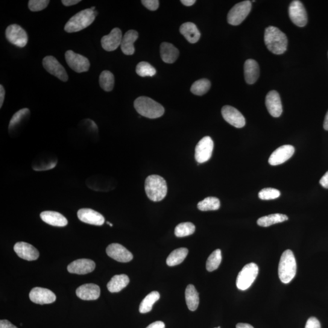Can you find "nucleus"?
I'll use <instances>...</instances> for the list:
<instances>
[{
	"instance_id": "obj_43",
	"label": "nucleus",
	"mask_w": 328,
	"mask_h": 328,
	"mask_svg": "<svg viewBox=\"0 0 328 328\" xmlns=\"http://www.w3.org/2000/svg\"><path fill=\"white\" fill-rule=\"evenodd\" d=\"M49 3V0H30L28 3V7L32 12H39L45 10Z\"/></svg>"
},
{
	"instance_id": "obj_5",
	"label": "nucleus",
	"mask_w": 328,
	"mask_h": 328,
	"mask_svg": "<svg viewBox=\"0 0 328 328\" xmlns=\"http://www.w3.org/2000/svg\"><path fill=\"white\" fill-rule=\"evenodd\" d=\"M95 11L90 8L79 12L66 23L64 31L68 33H73L89 27L96 19Z\"/></svg>"
},
{
	"instance_id": "obj_44",
	"label": "nucleus",
	"mask_w": 328,
	"mask_h": 328,
	"mask_svg": "<svg viewBox=\"0 0 328 328\" xmlns=\"http://www.w3.org/2000/svg\"><path fill=\"white\" fill-rule=\"evenodd\" d=\"M142 4L148 10L154 11L157 10L159 6V2L157 0H142Z\"/></svg>"
},
{
	"instance_id": "obj_50",
	"label": "nucleus",
	"mask_w": 328,
	"mask_h": 328,
	"mask_svg": "<svg viewBox=\"0 0 328 328\" xmlns=\"http://www.w3.org/2000/svg\"><path fill=\"white\" fill-rule=\"evenodd\" d=\"M80 0H62L61 3H62L63 5L65 6V7H71V6L78 4V3H80Z\"/></svg>"
},
{
	"instance_id": "obj_37",
	"label": "nucleus",
	"mask_w": 328,
	"mask_h": 328,
	"mask_svg": "<svg viewBox=\"0 0 328 328\" xmlns=\"http://www.w3.org/2000/svg\"><path fill=\"white\" fill-rule=\"evenodd\" d=\"M211 83L207 79H200L196 81L192 86L191 92L195 95L203 96L206 94L210 89Z\"/></svg>"
},
{
	"instance_id": "obj_31",
	"label": "nucleus",
	"mask_w": 328,
	"mask_h": 328,
	"mask_svg": "<svg viewBox=\"0 0 328 328\" xmlns=\"http://www.w3.org/2000/svg\"><path fill=\"white\" fill-rule=\"evenodd\" d=\"M106 181V179L102 176L95 175L87 179L86 184L90 189L95 191L105 192L110 190L109 184H104Z\"/></svg>"
},
{
	"instance_id": "obj_7",
	"label": "nucleus",
	"mask_w": 328,
	"mask_h": 328,
	"mask_svg": "<svg viewBox=\"0 0 328 328\" xmlns=\"http://www.w3.org/2000/svg\"><path fill=\"white\" fill-rule=\"evenodd\" d=\"M252 9L250 1H244L235 5L227 15V22L231 25L241 24L250 14Z\"/></svg>"
},
{
	"instance_id": "obj_38",
	"label": "nucleus",
	"mask_w": 328,
	"mask_h": 328,
	"mask_svg": "<svg viewBox=\"0 0 328 328\" xmlns=\"http://www.w3.org/2000/svg\"><path fill=\"white\" fill-rule=\"evenodd\" d=\"M220 207V201L216 197H207L198 204V209L201 211L218 210Z\"/></svg>"
},
{
	"instance_id": "obj_36",
	"label": "nucleus",
	"mask_w": 328,
	"mask_h": 328,
	"mask_svg": "<svg viewBox=\"0 0 328 328\" xmlns=\"http://www.w3.org/2000/svg\"><path fill=\"white\" fill-rule=\"evenodd\" d=\"M99 84L105 92H111L114 86V76L109 71H104L99 77Z\"/></svg>"
},
{
	"instance_id": "obj_20",
	"label": "nucleus",
	"mask_w": 328,
	"mask_h": 328,
	"mask_svg": "<svg viewBox=\"0 0 328 328\" xmlns=\"http://www.w3.org/2000/svg\"><path fill=\"white\" fill-rule=\"evenodd\" d=\"M266 106L272 116L278 118L283 113L282 101L276 91H271L266 97Z\"/></svg>"
},
{
	"instance_id": "obj_48",
	"label": "nucleus",
	"mask_w": 328,
	"mask_h": 328,
	"mask_svg": "<svg viewBox=\"0 0 328 328\" xmlns=\"http://www.w3.org/2000/svg\"><path fill=\"white\" fill-rule=\"evenodd\" d=\"M146 328H165V324L161 321H157L148 325Z\"/></svg>"
},
{
	"instance_id": "obj_47",
	"label": "nucleus",
	"mask_w": 328,
	"mask_h": 328,
	"mask_svg": "<svg viewBox=\"0 0 328 328\" xmlns=\"http://www.w3.org/2000/svg\"><path fill=\"white\" fill-rule=\"evenodd\" d=\"M320 185L325 189H328V171L320 180Z\"/></svg>"
},
{
	"instance_id": "obj_4",
	"label": "nucleus",
	"mask_w": 328,
	"mask_h": 328,
	"mask_svg": "<svg viewBox=\"0 0 328 328\" xmlns=\"http://www.w3.org/2000/svg\"><path fill=\"white\" fill-rule=\"evenodd\" d=\"M297 263L294 254L291 250L284 252L278 266V275L282 282L288 284L296 275Z\"/></svg>"
},
{
	"instance_id": "obj_12",
	"label": "nucleus",
	"mask_w": 328,
	"mask_h": 328,
	"mask_svg": "<svg viewBox=\"0 0 328 328\" xmlns=\"http://www.w3.org/2000/svg\"><path fill=\"white\" fill-rule=\"evenodd\" d=\"M43 65L47 71L55 76L60 80L68 81V75L65 69L54 57L46 56L44 58Z\"/></svg>"
},
{
	"instance_id": "obj_8",
	"label": "nucleus",
	"mask_w": 328,
	"mask_h": 328,
	"mask_svg": "<svg viewBox=\"0 0 328 328\" xmlns=\"http://www.w3.org/2000/svg\"><path fill=\"white\" fill-rule=\"evenodd\" d=\"M6 37L9 42L19 48H24L28 43L27 33L21 26L17 24L8 26L6 30Z\"/></svg>"
},
{
	"instance_id": "obj_19",
	"label": "nucleus",
	"mask_w": 328,
	"mask_h": 328,
	"mask_svg": "<svg viewBox=\"0 0 328 328\" xmlns=\"http://www.w3.org/2000/svg\"><path fill=\"white\" fill-rule=\"evenodd\" d=\"M122 37L121 29L118 28H114L109 34L102 38V48L108 52L116 50L121 45Z\"/></svg>"
},
{
	"instance_id": "obj_2",
	"label": "nucleus",
	"mask_w": 328,
	"mask_h": 328,
	"mask_svg": "<svg viewBox=\"0 0 328 328\" xmlns=\"http://www.w3.org/2000/svg\"><path fill=\"white\" fill-rule=\"evenodd\" d=\"M145 190L148 198L154 202L162 201L168 194L166 181L159 175H150L146 178Z\"/></svg>"
},
{
	"instance_id": "obj_1",
	"label": "nucleus",
	"mask_w": 328,
	"mask_h": 328,
	"mask_svg": "<svg viewBox=\"0 0 328 328\" xmlns=\"http://www.w3.org/2000/svg\"><path fill=\"white\" fill-rule=\"evenodd\" d=\"M265 42L269 50L277 55L285 52L288 46V39L285 34L274 26L266 29Z\"/></svg>"
},
{
	"instance_id": "obj_29",
	"label": "nucleus",
	"mask_w": 328,
	"mask_h": 328,
	"mask_svg": "<svg viewBox=\"0 0 328 328\" xmlns=\"http://www.w3.org/2000/svg\"><path fill=\"white\" fill-rule=\"evenodd\" d=\"M160 53L161 58L164 62L173 63L178 59L180 52L172 44L164 42L160 45Z\"/></svg>"
},
{
	"instance_id": "obj_51",
	"label": "nucleus",
	"mask_w": 328,
	"mask_h": 328,
	"mask_svg": "<svg viewBox=\"0 0 328 328\" xmlns=\"http://www.w3.org/2000/svg\"><path fill=\"white\" fill-rule=\"evenodd\" d=\"M181 2L186 7H191L195 4L196 1L195 0H182Z\"/></svg>"
},
{
	"instance_id": "obj_54",
	"label": "nucleus",
	"mask_w": 328,
	"mask_h": 328,
	"mask_svg": "<svg viewBox=\"0 0 328 328\" xmlns=\"http://www.w3.org/2000/svg\"><path fill=\"white\" fill-rule=\"evenodd\" d=\"M107 223L108 225H110L111 227H113V224H111V223H110V222H107Z\"/></svg>"
},
{
	"instance_id": "obj_26",
	"label": "nucleus",
	"mask_w": 328,
	"mask_h": 328,
	"mask_svg": "<svg viewBox=\"0 0 328 328\" xmlns=\"http://www.w3.org/2000/svg\"><path fill=\"white\" fill-rule=\"evenodd\" d=\"M138 32L134 30H130L126 32L122 37L121 48L123 53L127 55H131L135 52L134 43L138 39Z\"/></svg>"
},
{
	"instance_id": "obj_6",
	"label": "nucleus",
	"mask_w": 328,
	"mask_h": 328,
	"mask_svg": "<svg viewBox=\"0 0 328 328\" xmlns=\"http://www.w3.org/2000/svg\"><path fill=\"white\" fill-rule=\"evenodd\" d=\"M259 267L256 263L246 265L240 271L236 279V286L241 291L250 288L259 274Z\"/></svg>"
},
{
	"instance_id": "obj_41",
	"label": "nucleus",
	"mask_w": 328,
	"mask_h": 328,
	"mask_svg": "<svg viewBox=\"0 0 328 328\" xmlns=\"http://www.w3.org/2000/svg\"><path fill=\"white\" fill-rule=\"evenodd\" d=\"M136 71L137 74L140 77H148V76L152 77L156 73V69L150 63L145 62V61H142L137 64Z\"/></svg>"
},
{
	"instance_id": "obj_42",
	"label": "nucleus",
	"mask_w": 328,
	"mask_h": 328,
	"mask_svg": "<svg viewBox=\"0 0 328 328\" xmlns=\"http://www.w3.org/2000/svg\"><path fill=\"white\" fill-rule=\"evenodd\" d=\"M279 190L273 188L263 189L259 193V197L262 200H275L280 196Z\"/></svg>"
},
{
	"instance_id": "obj_21",
	"label": "nucleus",
	"mask_w": 328,
	"mask_h": 328,
	"mask_svg": "<svg viewBox=\"0 0 328 328\" xmlns=\"http://www.w3.org/2000/svg\"><path fill=\"white\" fill-rule=\"evenodd\" d=\"M14 250L20 258L29 262L36 260L39 257V253L37 249L27 242H17L14 245Z\"/></svg>"
},
{
	"instance_id": "obj_28",
	"label": "nucleus",
	"mask_w": 328,
	"mask_h": 328,
	"mask_svg": "<svg viewBox=\"0 0 328 328\" xmlns=\"http://www.w3.org/2000/svg\"><path fill=\"white\" fill-rule=\"evenodd\" d=\"M180 31L181 34L190 43H197L200 39V32L194 23L191 22L184 23L181 26Z\"/></svg>"
},
{
	"instance_id": "obj_9",
	"label": "nucleus",
	"mask_w": 328,
	"mask_h": 328,
	"mask_svg": "<svg viewBox=\"0 0 328 328\" xmlns=\"http://www.w3.org/2000/svg\"><path fill=\"white\" fill-rule=\"evenodd\" d=\"M65 59L70 68L76 72H87L90 68V62L87 57L71 50L66 52Z\"/></svg>"
},
{
	"instance_id": "obj_14",
	"label": "nucleus",
	"mask_w": 328,
	"mask_h": 328,
	"mask_svg": "<svg viewBox=\"0 0 328 328\" xmlns=\"http://www.w3.org/2000/svg\"><path fill=\"white\" fill-rule=\"evenodd\" d=\"M222 116L225 121L236 128H241L244 127L245 120L244 117L236 108L225 105L221 110Z\"/></svg>"
},
{
	"instance_id": "obj_46",
	"label": "nucleus",
	"mask_w": 328,
	"mask_h": 328,
	"mask_svg": "<svg viewBox=\"0 0 328 328\" xmlns=\"http://www.w3.org/2000/svg\"><path fill=\"white\" fill-rule=\"evenodd\" d=\"M0 328H18L7 320L0 321Z\"/></svg>"
},
{
	"instance_id": "obj_40",
	"label": "nucleus",
	"mask_w": 328,
	"mask_h": 328,
	"mask_svg": "<svg viewBox=\"0 0 328 328\" xmlns=\"http://www.w3.org/2000/svg\"><path fill=\"white\" fill-rule=\"evenodd\" d=\"M195 231V225L192 222H182L178 224L175 228V234L176 236L181 238L192 235Z\"/></svg>"
},
{
	"instance_id": "obj_25",
	"label": "nucleus",
	"mask_w": 328,
	"mask_h": 328,
	"mask_svg": "<svg viewBox=\"0 0 328 328\" xmlns=\"http://www.w3.org/2000/svg\"><path fill=\"white\" fill-rule=\"evenodd\" d=\"M40 218L46 223L55 227H64L68 220L61 213L54 211H45L40 213Z\"/></svg>"
},
{
	"instance_id": "obj_49",
	"label": "nucleus",
	"mask_w": 328,
	"mask_h": 328,
	"mask_svg": "<svg viewBox=\"0 0 328 328\" xmlns=\"http://www.w3.org/2000/svg\"><path fill=\"white\" fill-rule=\"evenodd\" d=\"M5 98V90L4 86L1 85L0 86V108H2L4 105Z\"/></svg>"
},
{
	"instance_id": "obj_17",
	"label": "nucleus",
	"mask_w": 328,
	"mask_h": 328,
	"mask_svg": "<svg viewBox=\"0 0 328 328\" xmlns=\"http://www.w3.org/2000/svg\"><path fill=\"white\" fill-rule=\"evenodd\" d=\"M29 298L32 302L39 304H51L56 300V295L53 292L39 287L31 290Z\"/></svg>"
},
{
	"instance_id": "obj_45",
	"label": "nucleus",
	"mask_w": 328,
	"mask_h": 328,
	"mask_svg": "<svg viewBox=\"0 0 328 328\" xmlns=\"http://www.w3.org/2000/svg\"><path fill=\"white\" fill-rule=\"evenodd\" d=\"M305 328H321V324L317 318L310 317L306 322Z\"/></svg>"
},
{
	"instance_id": "obj_18",
	"label": "nucleus",
	"mask_w": 328,
	"mask_h": 328,
	"mask_svg": "<svg viewBox=\"0 0 328 328\" xmlns=\"http://www.w3.org/2000/svg\"><path fill=\"white\" fill-rule=\"evenodd\" d=\"M295 152L294 146L285 145L278 148L271 155L269 163L271 166H278L285 162L291 158Z\"/></svg>"
},
{
	"instance_id": "obj_16",
	"label": "nucleus",
	"mask_w": 328,
	"mask_h": 328,
	"mask_svg": "<svg viewBox=\"0 0 328 328\" xmlns=\"http://www.w3.org/2000/svg\"><path fill=\"white\" fill-rule=\"evenodd\" d=\"M108 256L117 262L128 263L133 259V254L128 251L124 246L118 243H113L108 245L106 250Z\"/></svg>"
},
{
	"instance_id": "obj_10",
	"label": "nucleus",
	"mask_w": 328,
	"mask_h": 328,
	"mask_svg": "<svg viewBox=\"0 0 328 328\" xmlns=\"http://www.w3.org/2000/svg\"><path fill=\"white\" fill-rule=\"evenodd\" d=\"M213 141L209 136L201 139L195 148V159L199 163L206 162L212 156Z\"/></svg>"
},
{
	"instance_id": "obj_52",
	"label": "nucleus",
	"mask_w": 328,
	"mask_h": 328,
	"mask_svg": "<svg viewBox=\"0 0 328 328\" xmlns=\"http://www.w3.org/2000/svg\"><path fill=\"white\" fill-rule=\"evenodd\" d=\"M236 328H254V327L250 324L238 323L236 324Z\"/></svg>"
},
{
	"instance_id": "obj_27",
	"label": "nucleus",
	"mask_w": 328,
	"mask_h": 328,
	"mask_svg": "<svg viewBox=\"0 0 328 328\" xmlns=\"http://www.w3.org/2000/svg\"><path fill=\"white\" fill-rule=\"evenodd\" d=\"M244 71L246 83L250 85L256 83L260 75V68L257 61L253 59L246 60Z\"/></svg>"
},
{
	"instance_id": "obj_53",
	"label": "nucleus",
	"mask_w": 328,
	"mask_h": 328,
	"mask_svg": "<svg viewBox=\"0 0 328 328\" xmlns=\"http://www.w3.org/2000/svg\"><path fill=\"white\" fill-rule=\"evenodd\" d=\"M323 127L325 130L328 131V111L325 116L324 121L323 123Z\"/></svg>"
},
{
	"instance_id": "obj_55",
	"label": "nucleus",
	"mask_w": 328,
	"mask_h": 328,
	"mask_svg": "<svg viewBox=\"0 0 328 328\" xmlns=\"http://www.w3.org/2000/svg\"><path fill=\"white\" fill-rule=\"evenodd\" d=\"M216 328H221V327L219 326V327H216Z\"/></svg>"
},
{
	"instance_id": "obj_24",
	"label": "nucleus",
	"mask_w": 328,
	"mask_h": 328,
	"mask_svg": "<svg viewBox=\"0 0 328 328\" xmlns=\"http://www.w3.org/2000/svg\"><path fill=\"white\" fill-rule=\"evenodd\" d=\"M77 216L85 223L102 225L104 224L105 218L100 213L91 209H81L78 211Z\"/></svg>"
},
{
	"instance_id": "obj_22",
	"label": "nucleus",
	"mask_w": 328,
	"mask_h": 328,
	"mask_svg": "<svg viewBox=\"0 0 328 328\" xmlns=\"http://www.w3.org/2000/svg\"><path fill=\"white\" fill-rule=\"evenodd\" d=\"M96 268L95 263L90 259H79L74 261L68 266L69 273L84 275L91 273Z\"/></svg>"
},
{
	"instance_id": "obj_3",
	"label": "nucleus",
	"mask_w": 328,
	"mask_h": 328,
	"mask_svg": "<svg viewBox=\"0 0 328 328\" xmlns=\"http://www.w3.org/2000/svg\"><path fill=\"white\" fill-rule=\"evenodd\" d=\"M134 107L140 115L149 119L159 118L165 112L162 105L147 97L137 98L134 102Z\"/></svg>"
},
{
	"instance_id": "obj_30",
	"label": "nucleus",
	"mask_w": 328,
	"mask_h": 328,
	"mask_svg": "<svg viewBox=\"0 0 328 328\" xmlns=\"http://www.w3.org/2000/svg\"><path fill=\"white\" fill-rule=\"evenodd\" d=\"M130 279L127 275H114L107 285L108 291L111 293L119 292L127 286Z\"/></svg>"
},
{
	"instance_id": "obj_32",
	"label": "nucleus",
	"mask_w": 328,
	"mask_h": 328,
	"mask_svg": "<svg viewBox=\"0 0 328 328\" xmlns=\"http://www.w3.org/2000/svg\"><path fill=\"white\" fill-rule=\"evenodd\" d=\"M185 295L187 307L191 311H195L197 309L200 303L199 294L195 286L192 285L187 286Z\"/></svg>"
},
{
	"instance_id": "obj_34",
	"label": "nucleus",
	"mask_w": 328,
	"mask_h": 328,
	"mask_svg": "<svg viewBox=\"0 0 328 328\" xmlns=\"http://www.w3.org/2000/svg\"><path fill=\"white\" fill-rule=\"evenodd\" d=\"M288 217L285 215L275 213L270 215L263 216L258 219L257 224L262 227H269L275 224L280 223L288 220Z\"/></svg>"
},
{
	"instance_id": "obj_13",
	"label": "nucleus",
	"mask_w": 328,
	"mask_h": 328,
	"mask_svg": "<svg viewBox=\"0 0 328 328\" xmlns=\"http://www.w3.org/2000/svg\"><path fill=\"white\" fill-rule=\"evenodd\" d=\"M58 159L56 156L51 153L38 155L32 162V168L35 171H46L56 167Z\"/></svg>"
},
{
	"instance_id": "obj_33",
	"label": "nucleus",
	"mask_w": 328,
	"mask_h": 328,
	"mask_svg": "<svg viewBox=\"0 0 328 328\" xmlns=\"http://www.w3.org/2000/svg\"><path fill=\"white\" fill-rule=\"evenodd\" d=\"M188 254L189 251L187 248L177 249L170 254L167 259V265L172 267L181 264L185 260Z\"/></svg>"
},
{
	"instance_id": "obj_39",
	"label": "nucleus",
	"mask_w": 328,
	"mask_h": 328,
	"mask_svg": "<svg viewBox=\"0 0 328 328\" xmlns=\"http://www.w3.org/2000/svg\"><path fill=\"white\" fill-rule=\"evenodd\" d=\"M222 261V254L220 250L213 251L207 260L206 269L209 272H213L219 268Z\"/></svg>"
},
{
	"instance_id": "obj_15",
	"label": "nucleus",
	"mask_w": 328,
	"mask_h": 328,
	"mask_svg": "<svg viewBox=\"0 0 328 328\" xmlns=\"http://www.w3.org/2000/svg\"><path fill=\"white\" fill-rule=\"evenodd\" d=\"M28 108H23L14 114L9 125V133L12 136H16L30 116Z\"/></svg>"
},
{
	"instance_id": "obj_11",
	"label": "nucleus",
	"mask_w": 328,
	"mask_h": 328,
	"mask_svg": "<svg viewBox=\"0 0 328 328\" xmlns=\"http://www.w3.org/2000/svg\"><path fill=\"white\" fill-rule=\"evenodd\" d=\"M289 15L290 19L295 25L299 26V27H304L307 24L306 11L301 2L295 0L290 4Z\"/></svg>"
},
{
	"instance_id": "obj_35",
	"label": "nucleus",
	"mask_w": 328,
	"mask_h": 328,
	"mask_svg": "<svg viewBox=\"0 0 328 328\" xmlns=\"http://www.w3.org/2000/svg\"><path fill=\"white\" fill-rule=\"evenodd\" d=\"M160 298L159 293L157 291H153L146 295L140 304L139 312L142 314H145L150 312L153 308V304L159 300Z\"/></svg>"
},
{
	"instance_id": "obj_23",
	"label": "nucleus",
	"mask_w": 328,
	"mask_h": 328,
	"mask_svg": "<svg viewBox=\"0 0 328 328\" xmlns=\"http://www.w3.org/2000/svg\"><path fill=\"white\" fill-rule=\"evenodd\" d=\"M76 295L83 300H96L100 297L101 289L95 284H86L78 287L76 290Z\"/></svg>"
}]
</instances>
